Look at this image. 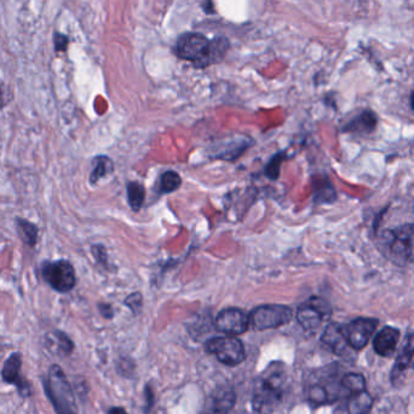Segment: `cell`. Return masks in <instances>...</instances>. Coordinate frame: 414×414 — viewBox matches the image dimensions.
<instances>
[{
  "instance_id": "obj_14",
  "label": "cell",
  "mask_w": 414,
  "mask_h": 414,
  "mask_svg": "<svg viewBox=\"0 0 414 414\" xmlns=\"http://www.w3.org/2000/svg\"><path fill=\"white\" fill-rule=\"evenodd\" d=\"M400 339V331L394 327H384L378 332L373 340V349L375 353L382 357H390L396 350L397 343Z\"/></svg>"
},
{
  "instance_id": "obj_29",
  "label": "cell",
  "mask_w": 414,
  "mask_h": 414,
  "mask_svg": "<svg viewBox=\"0 0 414 414\" xmlns=\"http://www.w3.org/2000/svg\"><path fill=\"white\" fill-rule=\"evenodd\" d=\"M92 253L100 264L107 265V253H105V248L102 246H93Z\"/></svg>"
},
{
  "instance_id": "obj_5",
  "label": "cell",
  "mask_w": 414,
  "mask_h": 414,
  "mask_svg": "<svg viewBox=\"0 0 414 414\" xmlns=\"http://www.w3.org/2000/svg\"><path fill=\"white\" fill-rule=\"evenodd\" d=\"M250 326L256 331H266L279 328L291 322L292 308L286 305H261L253 308L249 315Z\"/></svg>"
},
{
  "instance_id": "obj_2",
  "label": "cell",
  "mask_w": 414,
  "mask_h": 414,
  "mask_svg": "<svg viewBox=\"0 0 414 414\" xmlns=\"http://www.w3.org/2000/svg\"><path fill=\"white\" fill-rule=\"evenodd\" d=\"M286 375L281 363H271L258 380L253 394L252 405L256 412L268 414L274 410L283 395Z\"/></svg>"
},
{
  "instance_id": "obj_4",
  "label": "cell",
  "mask_w": 414,
  "mask_h": 414,
  "mask_svg": "<svg viewBox=\"0 0 414 414\" xmlns=\"http://www.w3.org/2000/svg\"><path fill=\"white\" fill-rule=\"evenodd\" d=\"M43 385L57 414H77L75 394L61 367L51 366L44 378Z\"/></svg>"
},
{
  "instance_id": "obj_1",
  "label": "cell",
  "mask_w": 414,
  "mask_h": 414,
  "mask_svg": "<svg viewBox=\"0 0 414 414\" xmlns=\"http://www.w3.org/2000/svg\"><path fill=\"white\" fill-rule=\"evenodd\" d=\"M229 40L224 37L207 39L198 32H188L176 43V54L179 58L192 61L196 67L204 68L222 61L229 50Z\"/></svg>"
},
{
  "instance_id": "obj_12",
  "label": "cell",
  "mask_w": 414,
  "mask_h": 414,
  "mask_svg": "<svg viewBox=\"0 0 414 414\" xmlns=\"http://www.w3.org/2000/svg\"><path fill=\"white\" fill-rule=\"evenodd\" d=\"M236 402V394L231 385H222L209 395L202 414H229Z\"/></svg>"
},
{
  "instance_id": "obj_24",
  "label": "cell",
  "mask_w": 414,
  "mask_h": 414,
  "mask_svg": "<svg viewBox=\"0 0 414 414\" xmlns=\"http://www.w3.org/2000/svg\"><path fill=\"white\" fill-rule=\"evenodd\" d=\"M315 199L318 202H332L336 199V192L335 189L332 187L330 182H326L323 185L318 186V189L315 192Z\"/></svg>"
},
{
  "instance_id": "obj_3",
  "label": "cell",
  "mask_w": 414,
  "mask_h": 414,
  "mask_svg": "<svg viewBox=\"0 0 414 414\" xmlns=\"http://www.w3.org/2000/svg\"><path fill=\"white\" fill-rule=\"evenodd\" d=\"M382 251L399 266L414 261V224H403L388 230L382 237Z\"/></svg>"
},
{
  "instance_id": "obj_31",
  "label": "cell",
  "mask_w": 414,
  "mask_h": 414,
  "mask_svg": "<svg viewBox=\"0 0 414 414\" xmlns=\"http://www.w3.org/2000/svg\"><path fill=\"white\" fill-rule=\"evenodd\" d=\"M98 311H100L101 315L105 318H108V320L113 318V308L109 304L98 305Z\"/></svg>"
},
{
  "instance_id": "obj_28",
  "label": "cell",
  "mask_w": 414,
  "mask_h": 414,
  "mask_svg": "<svg viewBox=\"0 0 414 414\" xmlns=\"http://www.w3.org/2000/svg\"><path fill=\"white\" fill-rule=\"evenodd\" d=\"M68 43H70V39L65 34L58 33V32L53 34V44H55L56 51H65L67 46H68Z\"/></svg>"
},
{
  "instance_id": "obj_20",
  "label": "cell",
  "mask_w": 414,
  "mask_h": 414,
  "mask_svg": "<svg viewBox=\"0 0 414 414\" xmlns=\"http://www.w3.org/2000/svg\"><path fill=\"white\" fill-rule=\"evenodd\" d=\"M18 232L22 241L26 243L30 247H34L38 242V226L34 225L31 221L25 220L21 218L16 219Z\"/></svg>"
},
{
  "instance_id": "obj_27",
  "label": "cell",
  "mask_w": 414,
  "mask_h": 414,
  "mask_svg": "<svg viewBox=\"0 0 414 414\" xmlns=\"http://www.w3.org/2000/svg\"><path fill=\"white\" fill-rule=\"evenodd\" d=\"M56 338L58 339V345L61 348L62 351L65 353H70L75 349V344L68 338V335H65L62 332H56Z\"/></svg>"
},
{
  "instance_id": "obj_23",
  "label": "cell",
  "mask_w": 414,
  "mask_h": 414,
  "mask_svg": "<svg viewBox=\"0 0 414 414\" xmlns=\"http://www.w3.org/2000/svg\"><path fill=\"white\" fill-rule=\"evenodd\" d=\"M181 184H182V179L179 177V172H174V170L164 172L160 177V187H162V192H166V194L174 192L176 189H179Z\"/></svg>"
},
{
  "instance_id": "obj_19",
  "label": "cell",
  "mask_w": 414,
  "mask_h": 414,
  "mask_svg": "<svg viewBox=\"0 0 414 414\" xmlns=\"http://www.w3.org/2000/svg\"><path fill=\"white\" fill-rule=\"evenodd\" d=\"M340 385L349 397L366 390V379L360 373H348L340 379Z\"/></svg>"
},
{
  "instance_id": "obj_34",
  "label": "cell",
  "mask_w": 414,
  "mask_h": 414,
  "mask_svg": "<svg viewBox=\"0 0 414 414\" xmlns=\"http://www.w3.org/2000/svg\"><path fill=\"white\" fill-rule=\"evenodd\" d=\"M410 107H412V110H413L414 112V90L412 95H410Z\"/></svg>"
},
{
  "instance_id": "obj_17",
  "label": "cell",
  "mask_w": 414,
  "mask_h": 414,
  "mask_svg": "<svg viewBox=\"0 0 414 414\" xmlns=\"http://www.w3.org/2000/svg\"><path fill=\"white\" fill-rule=\"evenodd\" d=\"M373 407V397L367 390L348 397L349 414H368Z\"/></svg>"
},
{
  "instance_id": "obj_16",
  "label": "cell",
  "mask_w": 414,
  "mask_h": 414,
  "mask_svg": "<svg viewBox=\"0 0 414 414\" xmlns=\"http://www.w3.org/2000/svg\"><path fill=\"white\" fill-rule=\"evenodd\" d=\"M377 123H378V118L372 111H363L358 117H355L351 122H349L345 125L344 132L366 135V134L375 132Z\"/></svg>"
},
{
  "instance_id": "obj_8",
  "label": "cell",
  "mask_w": 414,
  "mask_h": 414,
  "mask_svg": "<svg viewBox=\"0 0 414 414\" xmlns=\"http://www.w3.org/2000/svg\"><path fill=\"white\" fill-rule=\"evenodd\" d=\"M332 315L330 303L320 296H311L297 310V321L305 331L314 332Z\"/></svg>"
},
{
  "instance_id": "obj_10",
  "label": "cell",
  "mask_w": 414,
  "mask_h": 414,
  "mask_svg": "<svg viewBox=\"0 0 414 414\" xmlns=\"http://www.w3.org/2000/svg\"><path fill=\"white\" fill-rule=\"evenodd\" d=\"M378 320L375 318H358L350 322L348 326H345V333L348 339L349 346L360 351L366 346L370 341V337L375 334Z\"/></svg>"
},
{
  "instance_id": "obj_32",
  "label": "cell",
  "mask_w": 414,
  "mask_h": 414,
  "mask_svg": "<svg viewBox=\"0 0 414 414\" xmlns=\"http://www.w3.org/2000/svg\"><path fill=\"white\" fill-rule=\"evenodd\" d=\"M108 414H127V412L122 407H113L108 410Z\"/></svg>"
},
{
  "instance_id": "obj_26",
  "label": "cell",
  "mask_w": 414,
  "mask_h": 414,
  "mask_svg": "<svg viewBox=\"0 0 414 414\" xmlns=\"http://www.w3.org/2000/svg\"><path fill=\"white\" fill-rule=\"evenodd\" d=\"M125 305H127V308H130L131 311L135 313V315L140 313L142 305H143V298H142V294H141V293H134V294L127 296V299H125Z\"/></svg>"
},
{
  "instance_id": "obj_18",
  "label": "cell",
  "mask_w": 414,
  "mask_h": 414,
  "mask_svg": "<svg viewBox=\"0 0 414 414\" xmlns=\"http://www.w3.org/2000/svg\"><path fill=\"white\" fill-rule=\"evenodd\" d=\"M113 162L105 157V156H98L92 161V172L90 174V184L95 185L101 179L108 177L113 172Z\"/></svg>"
},
{
  "instance_id": "obj_11",
  "label": "cell",
  "mask_w": 414,
  "mask_h": 414,
  "mask_svg": "<svg viewBox=\"0 0 414 414\" xmlns=\"http://www.w3.org/2000/svg\"><path fill=\"white\" fill-rule=\"evenodd\" d=\"M22 355L20 353H13L11 356L5 361L3 367V380L5 383L13 384L18 388L20 395L23 397L31 396V384L26 382V379L21 375Z\"/></svg>"
},
{
  "instance_id": "obj_13",
  "label": "cell",
  "mask_w": 414,
  "mask_h": 414,
  "mask_svg": "<svg viewBox=\"0 0 414 414\" xmlns=\"http://www.w3.org/2000/svg\"><path fill=\"white\" fill-rule=\"evenodd\" d=\"M321 341L331 350L332 353H336L338 356H343L349 346L345 326L337 322L330 323L323 331Z\"/></svg>"
},
{
  "instance_id": "obj_9",
  "label": "cell",
  "mask_w": 414,
  "mask_h": 414,
  "mask_svg": "<svg viewBox=\"0 0 414 414\" xmlns=\"http://www.w3.org/2000/svg\"><path fill=\"white\" fill-rule=\"evenodd\" d=\"M214 326L218 332L228 337H238L244 334L245 332L249 330L250 318L249 315L236 308H228L222 310L218 313Z\"/></svg>"
},
{
  "instance_id": "obj_30",
  "label": "cell",
  "mask_w": 414,
  "mask_h": 414,
  "mask_svg": "<svg viewBox=\"0 0 414 414\" xmlns=\"http://www.w3.org/2000/svg\"><path fill=\"white\" fill-rule=\"evenodd\" d=\"M144 397H145V406H147V408L145 410L148 412L152 408L153 405H154V394H153V390L149 385L145 387V390H144Z\"/></svg>"
},
{
  "instance_id": "obj_6",
  "label": "cell",
  "mask_w": 414,
  "mask_h": 414,
  "mask_svg": "<svg viewBox=\"0 0 414 414\" xmlns=\"http://www.w3.org/2000/svg\"><path fill=\"white\" fill-rule=\"evenodd\" d=\"M44 281L58 293H68L77 284V276L73 265L68 261H44L41 265Z\"/></svg>"
},
{
  "instance_id": "obj_33",
  "label": "cell",
  "mask_w": 414,
  "mask_h": 414,
  "mask_svg": "<svg viewBox=\"0 0 414 414\" xmlns=\"http://www.w3.org/2000/svg\"><path fill=\"white\" fill-rule=\"evenodd\" d=\"M5 105H6V100H5L4 92L0 88V108H3Z\"/></svg>"
},
{
  "instance_id": "obj_7",
  "label": "cell",
  "mask_w": 414,
  "mask_h": 414,
  "mask_svg": "<svg viewBox=\"0 0 414 414\" xmlns=\"http://www.w3.org/2000/svg\"><path fill=\"white\" fill-rule=\"evenodd\" d=\"M205 350L217 357L219 362L226 366H238L246 358L244 344L236 337H216L207 340Z\"/></svg>"
},
{
  "instance_id": "obj_21",
  "label": "cell",
  "mask_w": 414,
  "mask_h": 414,
  "mask_svg": "<svg viewBox=\"0 0 414 414\" xmlns=\"http://www.w3.org/2000/svg\"><path fill=\"white\" fill-rule=\"evenodd\" d=\"M127 199L131 209L138 212L143 206L145 199V189L140 182H130L127 185Z\"/></svg>"
},
{
  "instance_id": "obj_22",
  "label": "cell",
  "mask_w": 414,
  "mask_h": 414,
  "mask_svg": "<svg viewBox=\"0 0 414 414\" xmlns=\"http://www.w3.org/2000/svg\"><path fill=\"white\" fill-rule=\"evenodd\" d=\"M308 400H309L311 406H314V407L332 403L330 392H328L323 384L310 385L309 390H308Z\"/></svg>"
},
{
  "instance_id": "obj_15",
  "label": "cell",
  "mask_w": 414,
  "mask_h": 414,
  "mask_svg": "<svg viewBox=\"0 0 414 414\" xmlns=\"http://www.w3.org/2000/svg\"><path fill=\"white\" fill-rule=\"evenodd\" d=\"M414 356V333L407 337V339L405 340V344L402 346L401 351L399 353L395 365L392 367V383L394 385L400 383L403 373H405L407 368L410 367L412 358Z\"/></svg>"
},
{
  "instance_id": "obj_25",
  "label": "cell",
  "mask_w": 414,
  "mask_h": 414,
  "mask_svg": "<svg viewBox=\"0 0 414 414\" xmlns=\"http://www.w3.org/2000/svg\"><path fill=\"white\" fill-rule=\"evenodd\" d=\"M283 154H276V156H274V157L271 158V162H269L268 165H266V177H269V179H271V180L278 179L280 174V165H281V163H283Z\"/></svg>"
},
{
  "instance_id": "obj_35",
  "label": "cell",
  "mask_w": 414,
  "mask_h": 414,
  "mask_svg": "<svg viewBox=\"0 0 414 414\" xmlns=\"http://www.w3.org/2000/svg\"><path fill=\"white\" fill-rule=\"evenodd\" d=\"M413 368H414V363H413Z\"/></svg>"
}]
</instances>
